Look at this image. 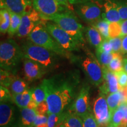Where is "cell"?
I'll use <instances>...</instances> for the list:
<instances>
[{
	"instance_id": "obj_1",
	"label": "cell",
	"mask_w": 127,
	"mask_h": 127,
	"mask_svg": "<svg viewBox=\"0 0 127 127\" xmlns=\"http://www.w3.org/2000/svg\"><path fill=\"white\" fill-rule=\"evenodd\" d=\"M78 82V75L74 72L58 74L43 79L41 83L47 92L46 101L49 114L64 112L75 98Z\"/></svg>"
},
{
	"instance_id": "obj_2",
	"label": "cell",
	"mask_w": 127,
	"mask_h": 127,
	"mask_svg": "<svg viewBox=\"0 0 127 127\" xmlns=\"http://www.w3.org/2000/svg\"><path fill=\"white\" fill-rule=\"evenodd\" d=\"M22 49L14 39L8 38L0 44V67L15 74L20 62L24 58Z\"/></svg>"
},
{
	"instance_id": "obj_3",
	"label": "cell",
	"mask_w": 127,
	"mask_h": 127,
	"mask_svg": "<svg viewBox=\"0 0 127 127\" xmlns=\"http://www.w3.org/2000/svg\"><path fill=\"white\" fill-rule=\"evenodd\" d=\"M25 58L36 62L48 72L58 65L60 55L41 46L28 41L21 46Z\"/></svg>"
},
{
	"instance_id": "obj_4",
	"label": "cell",
	"mask_w": 127,
	"mask_h": 127,
	"mask_svg": "<svg viewBox=\"0 0 127 127\" xmlns=\"http://www.w3.org/2000/svg\"><path fill=\"white\" fill-rule=\"evenodd\" d=\"M44 21H51L58 25L82 45L85 43L84 27L70 9L46 18Z\"/></svg>"
},
{
	"instance_id": "obj_5",
	"label": "cell",
	"mask_w": 127,
	"mask_h": 127,
	"mask_svg": "<svg viewBox=\"0 0 127 127\" xmlns=\"http://www.w3.org/2000/svg\"><path fill=\"white\" fill-rule=\"evenodd\" d=\"M82 70L91 84L98 87L104 81L102 66L100 64L96 55L88 49L85 53L75 58Z\"/></svg>"
},
{
	"instance_id": "obj_6",
	"label": "cell",
	"mask_w": 127,
	"mask_h": 127,
	"mask_svg": "<svg viewBox=\"0 0 127 127\" xmlns=\"http://www.w3.org/2000/svg\"><path fill=\"white\" fill-rule=\"evenodd\" d=\"M42 23L36 26L28 36V41L36 45L41 46L55 52L61 57H69V52H66L57 42Z\"/></svg>"
},
{
	"instance_id": "obj_7",
	"label": "cell",
	"mask_w": 127,
	"mask_h": 127,
	"mask_svg": "<svg viewBox=\"0 0 127 127\" xmlns=\"http://www.w3.org/2000/svg\"><path fill=\"white\" fill-rule=\"evenodd\" d=\"M44 24L57 43L66 52L79 51L80 50L81 44L56 24L44 21Z\"/></svg>"
},
{
	"instance_id": "obj_8",
	"label": "cell",
	"mask_w": 127,
	"mask_h": 127,
	"mask_svg": "<svg viewBox=\"0 0 127 127\" xmlns=\"http://www.w3.org/2000/svg\"><path fill=\"white\" fill-rule=\"evenodd\" d=\"M32 7L42 20L69 9L57 0H32Z\"/></svg>"
},
{
	"instance_id": "obj_9",
	"label": "cell",
	"mask_w": 127,
	"mask_h": 127,
	"mask_svg": "<svg viewBox=\"0 0 127 127\" xmlns=\"http://www.w3.org/2000/svg\"><path fill=\"white\" fill-rule=\"evenodd\" d=\"M74 6L76 13L85 23L92 25L102 19V9L94 1H89Z\"/></svg>"
},
{
	"instance_id": "obj_10",
	"label": "cell",
	"mask_w": 127,
	"mask_h": 127,
	"mask_svg": "<svg viewBox=\"0 0 127 127\" xmlns=\"http://www.w3.org/2000/svg\"><path fill=\"white\" fill-rule=\"evenodd\" d=\"M93 114L98 123V127H106L109 124L111 113L105 95L103 94L100 93L94 103Z\"/></svg>"
},
{
	"instance_id": "obj_11",
	"label": "cell",
	"mask_w": 127,
	"mask_h": 127,
	"mask_svg": "<svg viewBox=\"0 0 127 127\" xmlns=\"http://www.w3.org/2000/svg\"><path fill=\"white\" fill-rule=\"evenodd\" d=\"M90 87L84 85L81 88L78 94L73 101L69 111L77 114L80 117L91 112L90 104Z\"/></svg>"
},
{
	"instance_id": "obj_12",
	"label": "cell",
	"mask_w": 127,
	"mask_h": 127,
	"mask_svg": "<svg viewBox=\"0 0 127 127\" xmlns=\"http://www.w3.org/2000/svg\"><path fill=\"white\" fill-rule=\"evenodd\" d=\"M43 21L40 15L32 8L22 15L20 26L16 35L19 38L28 37L35 27L42 23Z\"/></svg>"
},
{
	"instance_id": "obj_13",
	"label": "cell",
	"mask_w": 127,
	"mask_h": 127,
	"mask_svg": "<svg viewBox=\"0 0 127 127\" xmlns=\"http://www.w3.org/2000/svg\"><path fill=\"white\" fill-rule=\"evenodd\" d=\"M23 61L24 75L28 82L38 80L48 72L43 66L33 60L24 58Z\"/></svg>"
},
{
	"instance_id": "obj_14",
	"label": "cell",
	"mask_w": 127,
	"mask_h": 127,
	"mask_svg": "<svg viewBox=\"0 0 127 127\" xmlns=\"http://www.w3.org/2000/svg\"><path fill=\"white\" fill-rule=\"evenodd\" d=\"M0 7L22 16L33 8L32 0H0Z\"/></svg>"
},
{
	"instance_id": "obj_15",
	"label": "cell",
	"mask_w": 127,
	"mask_h": 127,
	"mask_svg": "<svg viewBox=\"0 0 127 127\" xmlns=\"http://www.w3.org/2000/svg\"><path fill=\"white\" fill-rule=\"evenodd\" d=\"M104 81L99 86L100 92L105 95L117 93L121 88L119 85L118 79L114 72H111L107 67H102Z\"/></svg>"
},
{
	"instance_id": "obj_16",
	"label": "cell",
	"mask_w": 127,
	"mask_h": 127,
	"mask_svg": "<svg viewBox=\"0 0 127 127\" xmlns=\"http://www.w3.org/2000/svg\"><path fill=\"white\" fill-rule=\"evenodd\" d=\"M15 119V108L12 102H1L0 127H12Z\"/></svg>"
},
{
	"instance_id": "obj_17",
	"label": "cell",
	"mask_w": 127,
	"mask_h": 127,
	"mask_svg": "<svg viewBox=\"0 0 127 127\" xmlns=\"http://www.w3.org/2000/svg\"><path fill=\"white\" fill-rule=\"evenodd\" d=\"M104 12H102V19L109 23H120L121 22L118 5L115 2L111 0H105L104 4Z\"/></svg>"
},
{
	"instance_id": "obj_18",
	"label": "cell",
	"mask_w": 127,
	"mask_h": 127,
	"mask_svg": "<svg viewBox=\"0 0 127 127\" xmlns=\"http://www.w3.org/2000/svg\"><path fill=\"white\" fill-rule=\"evenodd\" d=\"M37 115L35 109L28 108H21L18 121V127H34V121Z\"/></svg>"
},
{
	"instance_id": "obj_19",
	"label": "cell",
	"mask_w": 127,
	"mask_h": 127,
	"mask_svg": "<svg viewBox=\"0 0 127 127\" xmlns=\"http://www.w3.org/2000/svg\"><path fill=\"white\" fill-rule=\"evenodd\" d=\"M84 34L90 45L95 49L99 47L104 40L99 32L91 25L84 28Z\"/></svg>"
},
{
	"instance_id": "obj_20",
	"label": "cell",
	"mask_w": 127,
	"mask_h": 127,
	"mask_svg": "<svg viewBox=\"0 0 127 127\" xmlns=\"http://www.w3.org/2000/svg\"><path fill=\"white\" fill-rule=\"evenodd\" d=\"M107 101L111 114L115 111L122 104L127 102L123 89L117 93H114L107 95Z\"/></svg>"
},
{
	"instance_id": "obj_21",
	"label": "cell",
	"mask_w": 127,
	"mask_h": 127,
	"mask_svg": "<svg viewBox=\"0 0 127 127\" xmlns=\"http://www.w3.org/2000/svg\"><path fill=\"white\" fill-rule=\"evenodd\" d=\"M33 88H28L23 93L12 94V101L20 108H24L28 107L32 99Z\"/></svg>"
},
{
	"instance_id": "obj_22",
	"label": "cell",
	"mask_w": 127,
	"mask_h": 127,
	"mask_svg": "<svg viewBox=\"0 0 127 127\" xmlns=\"http://www.w3.org/2000/svg\"><path fill=\"white\" fill-rule=\"evenodd\" d=\"M28 88V81L16 75L8 89L12 94H18L24 93Z\"/></svg>"
},
{
	"instance_id": "obj_23",
	"label": "cell",
	"mask_w": 127,
	"mask_h": 127,
	"mask_svg": "<svg viewBox=\"0 0 127 127\" xmlns=\"http://www.w3.org/2000/svg\"><path fill=\"white\" fill-rule=\"evenodd\" d=\"M127 102L122 104L115 111L111 114L109 124L116 127H120L125 116V108Z\"/></svg>"
},
{
	"instance_id": "obj_24",
	"label": "cell",
	"mask_w": 127,
	"mask_h": 127,
	"mask_svg": "<svg viewBox=\"0 0 127 127\" xmlns=\"http://www.w3.org/2000/svg\"><path fill=\"white\" fill-rule=\"evenodd\" d=\"M63 124L65 127H84L82 118L69 111L66 112Z\"/></svg>"
},
{
	"instance_id": "obj_25",
	"label": "cell",
	"mask_w": 127,
	"mask_h": 127,
	"mask_svg": "<svg viewBox=\"0 0 127 127\" xmlns=\"http://www.w3.org/2000/svg\"><path fill=\"white\" fill-rule=\"evenodd\" d=\"M11 23V15L9 11L7 9H0V32L5 34L8 31Z\"/></svg>"
},
{
	"instance_id": "obj_26",
	"label": "cell",
	"mask_w": 127,
	"mask_h": 127,
	"mask_svg": "<svg viewBox=\"0 0 127 127\" xmlns=\"http://www.w3.org/2000/svg\"><path fill=\"white\" fill-rule=\"evenodd\" d=\"M11 15V23L9 26L8 34L10 36H13L17 34L20 27L21 22L22 16L19 14H15L9 11Z\"/></svg>"
},
{
	"instance_id": "obj_27",
	"label": "cell",
	"mask_w": 127,
	"mask_h": 127,
	"mask_svg": "<svg viewBox=\"0 0 127 127\" xmlns=\"http://www.w3.org/2000/svg\"><path fill=\"white\" fill-rule=\"evenodd\" d=\"M47 99V92L44 85L41 83L38 86L33 88L32 99L38 105Z\"/></svg>"
},
{
	"instance_id": "obj_28",
	"label": "cell",
	"mask_w": 127,
	"mask_h": 127,
	"mask_svg": "<svg viewBox=\"0 0 127 127\" xmlns=\"http://www.w3.org/2000/svg\"><path fill=\"white\" fill-rule=\"evenodd\" d=\"M108 69L112 72L123 70V59L121 53H114V58L108 66Z\"/></svg>"
},
{
	"instance_id": "obj_29",
	"label": "cell",
	"mask_w": 127,
	"mask_h": 127,
	"mask_svg": "<svg viewBox=\"0 0 127 127\" xmlns=\"http://www.w3.org/2000/svg\"><path fill=\"white\" fill-rule=\"evenodd\" d=\"M109 23L107 21L101 19L99 21L96 22L91 26L94 27L99 32L104 39H109Z\"/></svg>"
},
{
	"instance_id": "obj_30",
	"label": "cell",
	"mask_w": 127,
	"mask_h": 127,
	"mask_svg": "<svg viewBox=\"0 0 127 127\" xmlns=\"http://www.w3.org/2000/svg\"><path fill=\"white\" fill-rule=\"evenodd\" d=\"M15 74L10 71L1 69L0 71V83L1 86L9 88L14 78L15 77Z\"/></svg>"
},
{
	"instance_id": "obj_31",
	"label": "cell",
	"mask_w": 127,
	"mask_h": 127,
	"mask_svg": "<svg viewBox=\"0 0 127 127\" xmlns=\"http://www.w3.org/2000/svg\"><path fill=\"white\" fill-rule=\"evenodd\" d=\"M95 55L102 67H108L114 58V53H106L96 49Z\"/></svg>"
},
{
	"instance_id": "obj_32",
	"label": "cell",
	"mask_w": 127,
	"mask_h": 127,
	"mask_svg": "<svg viewBox=\"0 0 127 127\" xmlns=\"http://www.w3.org/2000/svg\"><path fill=\"white\" fill-rule=\"evenodd\" d=\"M66 112L54 114L51 113L48 115L47 124L48 127H56L60 124L63 123Z\"/></svg>"
},
{
	"instance_id": "obj_33",
	"label": "cell",
	"mask_w": 127,
	"mask_h": 127,
	"mask_svg": "<svg viewBox=\"0 0 127 127\" xmlns=\"http://www.w3.org/2000/svg\"><path fill=\"white\" fill-rule=\"evenodd\" d=\"M82 118L84 127H98V124L94 114L90 113L81 117Z\"/></svg>"
},
{
	"instance_id": "obj_34",
	"label": "cell",
	"mask_w": 127,
	"mask_h": 127,
	"mask_svg": "<svg viewBox=\"0 0 127 127\" xmlns=\"http://www.w3.org/2000/svg\"><path fill=\"white\" fill-rule=\"evenodd\" d=\"M121 35V26L120 23H110L109 25V38H116Z\"/></svg>"
},
{
	"instance_id": "obj_35",
	"label": "cell",
	"mask_w": 127,
	"mask_h": 127,
	"mask_svg": "<svg viewBox=\"0 0 127 127\" xmlns=\"http://www.w3.org/2000/svg\"><path fill=\"white\" fill-rule=\"evenodd\" d=\"M12 94L8 88L0 86V101L1 102H12Z\"/></svg>"
},
{
	"instance_id": "obj_36",
	"label": "cell",
	"mask_w": 127,
	"mask_h": 127,
	"mask_svg": "<svg viewBox=\"0 0 127 127\" xmlns=\"http://www.w3.org/2000/svg\"><path fill=\"white\" fill-rule=\"evenodd\" d=\"M109 42L111 44L113 53H121L122 48V41L123 37L118 36V37L109 38Z\"/></svg>"
},
{
	"instance_id": "obj_37",
	"label": "cell",
	"mask_w": 127,
	"mask_h": 127,
	"mask_svg": "<svg viewBox=\"0 0 127 127\" xmlns=\"http://www.w3.org/2000/svg\"><path fill=\"white\" fill-rule=\"evenodd\" d=\"M118 79V82L120 87L124 88L127 87V73L124 70L115 73Z\"/></svg>"
},
{
	"instance_id": "obj_38",
	"label": "cell",
	"mask_w": 127,
	"mask_h": 127,
	"mask_svg": "<svg viewBox=\"0 0 127 127\" xmlns=\"http://www.w3.org/2000/svg\"><path fill=\"white\" fill-rule=\"evenodd\" d=\"M35 110L36 114H38V115H49V108L46 101H44L38 105Z\"/></svg>"
},
{
	"instance_id": "obj_39",
	"label": "cell",
	"mask_w": 127,
	"mask_h": 127,
	"mask_svg": "<svg viewBox=\"0 0 127 127\" xmlns=\"http://www.w3.org/2000/svg\"><path fill=\"white\" fill-rule=\"evenodd\" d=\"M97 50L106 53H112V48L109 39H104Z\"/></svg>"
},
{
	"instance_id": "obj_40",
	"label": "cell",
	"mask_w": 127,
	"mask_h": 127,
	"mask_svg": "<svg viewBox=\"0 0 127 127\" xmlns=\"http://www.w3.org/2000/svg\"><path fill=\"white\" fill-rule=\"evenodd\" d=\"M117 4V3H116ZM121 20H127V1L117 4Z\"/></svg>"
},
{
	"instance_id": "obj_41",
	"label": "cell",
	"mask_w": 127,
	"mask_h": 127,
	"mask_svg": "<svg viewBox=\"0 0 127 127\" xmlns=\"http://www.w3.org/2000/svg\"><path fill=\"white\" fill-rule=\"evenodd\" d=\"M48 121V115H38L37 114L34 121V127L44 123H47Z\"/></svg>"
},
{
	"instance_id": "obj_42",
	"label": "cell",
	"mask_w": 127,
	"mask_h": 127,
	"mask_svg": "<svg viewBox=\"0 0 127 127\" xmlns=\"http://www.w3.org/2000/svg\"><path fill=\"white\" fill-rule=\"evenodd\" d=\"M121 37L127 35V20H123L121 22Z\"/></svg>"
},
{
	"instance_id": "obj_43",
	"label": "cell",
	"mask_w": 127,
	"mask_h": 127,
	"mask_svg": "<svg viewBox=\"0 0 127 127\" xmlns=\"http://www.w3.org/2000/svg\"><path fill=\"white\" fill-rule=\"evenodd\" d=\"M121 53L123 54H127V35L123 37L122 48Z\"/></svg>"
},
{
	"instance_id": "obj_44",
	"label": "cell",
	"mask_w": 127,
	"mask_h": 127,
	"mask_svg": "<svg viewBox=\"0 0 127 127\" xmlns=\"http://www.w3.org/2000/svg\"><path fill=\"white\" fill-rule=\"evenodd\" d=\"M69 4L71 5H77L82 4V3H85L89 2V1H94V0H68Z\"/></svg>"
},
{
	"instance_id": "obj_45",
	"label": "cell",
	"mask_w": 127,
	"mask_h": 127,
	"mask_svg": "<svg viewBox=\"0 0 127 127\" xmlns=\"http://www.w3.org/2000/svg\"><path fill=\"white\" fill-rule=\"evenodd\" d=\"M38 104H36V103L34 101H33L32 99H31V102H30V104H28V107L27 108H30V109H35L37 107Z\"/></svg>"
},
{
	"instance_id": "obj_46",
	"label": "cell",
	"mask_w": 127,
	"mask_h": 127,
	"mask_svg": "<svg viewBox=\"0 0 127 127\" xmlns=\"http://www.w3.org/2000/svg\"><path fill=\"white\" fill-rule=\"evenodd\" d=\"M57 1H59L61 4L64 5L69 8V1H68V0H57Z\"/></svg>"
},
{
	"instance_id": "obj_47",
	"label": "cell",
	"mask_w": 127,
	"mask_h": 127,
	"mask_svg": "<svg viewBox=\"0 0 127 127\" xmlns=\"http://www.w3.org/2000/svg\"><path fill=\"white\" fill-rule=\"evenodd\" d=\"M123 68L124 70L127 73V58L123 59Z\"/></svg>"
},
{
	"instance_id": "obj_48",
	"label": "cell",
	"mask_w": 127,
	"mask_h": 127,
	"mask_svg": "<svg viewBox=\"0 0 127 127\" xmlns=\"http://www.w3.org/2000/svg\"><path fill=\"white\" fill-rule=\"evenodd\" d=\"M35 127H48V124L47 123L42 124H40L39 125H37V126Z\"/></svg>"
},
{
	"instance_id": "obj_49",
	"label": "cell",
	"mask_w": 127,
	"mask_h": 127,
	"mask_svg": "<svg viewBox=\"0 0 127 127\" xmlns=\"http://www.w3.org/2000/svg\"><path fill=\"white\" fill-rule=\"evenodd\" d=\"M56 127H65V126L64 124L63 123H62L60 124H59L58 125H57V126Z\"/></svg>"
},
{
	"instance_id": "obj_50",
	"label": "cell",
	"mask_w": 127,
	"mask_h": 127,
	"mask_svg": "<svg viewBox=\"0 0 127 127\" xmlns=\"http://www.w3.org/2000/svg\"><path fill=\"white\" fill-rule=\"evenodd\" d=\"M106 127H114V126H113V125H111V124H109L108 125V126H107Z\"/></svg>"
},
{
	"instance_id": "obj_51",
	"label": "cell",
	"mask_w": 127,
	"mask_h": 127,
	"mask_svg": "<svg viewBox=\"0 0 127 127\" xmlns=\"http://www.w3.org/2000/svg\"></svg>"
}]
</instances>
